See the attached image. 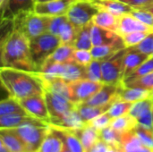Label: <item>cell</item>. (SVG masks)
<instances>
[{
  "label": "cell",
  "mask_w": 153,
  "mask_h": 152,
  "mask_svg": "<svg viewBox=\"0 0 153 152\" xmlns=\"http://www.w3.org/2000/svg\"><path fill=\"white\" fill-rule=\"evenodd\" d=\"M37 0H8L6 9L1 19H13L19 13L27 12H35Z\"/></svg>",
  "instance_id": "16"
},
{
  "label": "cell",
  "mask_w": 153,
  "mask_h": 152,
  "mask_svg": "<svg viewBox=\"0 0 153 152\" xmlns=\"http://www.w3.org/2000/svg\"><path fill=\"white\" fill-rule=\"evenodd\" d=\"M152 56H153V54H152Z\"/></svg>",
  "instance_id": "55"
},
{
  "label": "cell",
  "mask_w": 153,
  "mask_h": 152,
  "mask_svg": "<svg viewBox=\"0 0 153 152\" xmlns=\"http://www.w3.org/2000/svg\"><path fill=\"white\" fill-rule=\"evenodd\" d=\"M149 98H152V91L141 88H130L124 85L119 92V99L132 103Z\"/></svg>",
  "instance_id": "27"
},
{
  "label": "cell",
  "mask_w": 153,
  "mask_h": 152,
  "mask_svg": "<svg viewBox=\"0 0 153 152\" xmlns=\"http://www.w3.org/2000/svg\"><path fill=\"white\" fill-rule=\"evenodd\" d=\"M25 124L48 125L28 114H12L6 116H0L1 129H13Z\"/></svg>",
  "instance_id": "14"
},
{
  "label": "cell",
  "mask_w": 153,
  "mask_h": 152,
  "mask_svg": "<svg viewBox=\"0 0 153 152\" xmlns=\"http://www.w3.org/2000/svg\"><path fill=\"white\" fill-rule=\"evenodd\" d=\"M126 87H130V88H141L148 90H153V72L148 73L147 75L133 82L128 84H124Z\"/></svg>",
  "instance_id": "40"
},
{
  "label": "cell",
  "mask_w": 153,
  "mask_h": 152,
  "mask_svg": "<svg viewBox=\"0 0 153 152\" xmlns=\"http://www.w3.org/2000/svg\"><path fill=\"white\" fill-rule=\"evenodd\" d=\"M99 10L107 11L117 16H121L125 13H129L134 9L130 5L119 0H89Z\"/></svg>",
  "instance_id": "21"
},
{
  "label": "cell",
  "mask_w": 153,
  "mask_h": 152,
  "mask_svg": "<svg viewBox=\"0 0 153 152\" xmlns=\"http://www.w3.org/2000/svg\"><path fill=\"white\" fill-rule=\"evenodd\" d=\"M100 10L89 0H77L68 10L66 16L69 22L77 29H81L92 22L94 16Z\"/></svg>",
  "instance_id": "7"
},
{
  "label": "cell",
  "mask_w": 153,
  "mask_h": 152,
  "mask_svg": "<svg viewBox=\"0 0 153 152\" xmlns=\"http://www.w3.org/2000/svg\"><path fill=\"white\" fill-rule=\"evenodd\" d=\"M73 131L80 139L85 152H89L90 150L95 145V143L100 140V133L94 127L90 125L89 124H85L84 126L76 129L70 130Z\"/></svg>",
  "instance_id": "22"
},
{
  "label": "cell",
  "mask_w": 153,
  "mask_h": 152,
  "mask_svg": "<svg viewBox=\"0 0 153 152\" xmlns=\"http://www.w3.org/2000/svg\"><path fill=\"white\" fill-rule=\"evenodd\" d=\"M61 45L57 36L46 32L30 39V50L33 63L39 72L44 63Z\"/></svg>",
  "instance_id": "4"
},
{
  "label": "cell",
  "mask_w": 153,
  "mask_h": 152,
  "mask_svg": "<svg viewBox=\"0 0 153 152\" xmlns=\"http://www.w3.org/2000/svg\"><path fill=\"white\" fill-rule=\"evenodd\" d=\"M112 104H108V105L100 106V107H95V106H90L84 103H80L76 105V109L79 112L84 123H88L93 118L108 112V110L112 106Z\"/></svg>",
  "instance_id": "28"
},
{
  "label": "cell",
  "mask_w": 153,
  "mask_h": 152,
  "mask_svg": "<svg viewBox=\"0 0 153 152\" xmlns=\"http://www.w3.org/2000/svg\"><path fill=\"white\" fill-rule=\"evenodd\" d=\"M0 80L9 96L18 100L32 96L44 95L43 83L38 73L1 66Z\"/></svg>",
  "instance_id": "2"
},
{
  "label": "cell",
  "mask_w": 153,
  "mask_h": 152,
  "mask_svg": "<svg viewBox=\"0 0 153 152\" xmlns=\"http://www.w3.org/2000/svg\"><path fill=\"white\" fill-rule=\"evenodd\" d=\"M79 29L74 26L69 20H67L58 31L57 37L60 39L61 45H70L74 47Z\"/></svg>",
  "instance_id": "32"
},
{
  "label": "cell",
  "mask_w": 153,
  "mask_h": 152,
  "mask_svg": "<svg viewBox=\"0 0 153 152\" xmlns=\"http://www.w3.org/2000/svg\"><path fill=\"white\" fill-rule=\"evenodd\" d=\"M1 65L30 73H39L30 50V39L21 31L14 30L1 40Z\"/></svg>",
  "instance_id": "1"
},
{
  "label": "cell",
  "mask_w": 153,
  "mask_h": 152,
  "mask_svg": "<svg viewBox=\"0 0 153 152\" xmlns=\"http://www.w3.org/2000/svg\"><path fill=\"white\" fill-rule=\"evenodd\" d=\"M0 152H11V151L1 141H0Z\"/></svg>",
  "instance_id": "50"
},
{
  "label": "cell",
  "mask_w": 153,
  "mask_h": 152,
  "mask_svg": "<svg viewBox=\"0 0 153 152\" xmlns=\"http://www.w3.org/2000/svg\"><path fill=\"white\" fill-rule=\"evenodd\" d=\"M111 148L102 140H99L89 152H110Z\"/></svg>",
  "instance_id": "48"
},
{
  "label": "cell",
  "mask_w": 153,
  "mask_h": 152,
  "mask_svg": "<svg viewBox=\"0 0 153 152\" xmlns=\"http://www.w3.org/2000/svg\"><path fill=\"white\" fill-rule=\"evenodd\" d=\"M12 114H28L22 108L21 103L15 98L9 96L3 99L0 103V116H6ZM29 115V114H28Z\"/></svg>",
  "instance_id": "33"
},
{
  "label": "cell",
  "mask_w": 153,
  "mask_h": 152,
  "mask_svg": "<svg viewBox=\"0 0 153 152\" xmlns=\"http://www.w3.org/2000/svg\"><path fill=\"white\" fill-rule=\"evenodd\" d=\"M135 31H153V28L143 23L135 17H134L130 13H125L118 18V30L117 33L120 36H124L126 34L135 32Z\"/></svg>",
  "instance_id": "13"
},
{
  "label": "cell",
  "mask_w": 153,
  "mask_h": 152,
  "mask_svg": "<svg viewBox=\"0 0 153 152\" xmlns=\"http://www.w3.org/2000/svg\"><path fill=\"white\" fill-rule=\"evenodd\" d=\"M130 13L143 23L153 28V14L149 11L144 9H133Z\"/></svg>",
  "instance_id": "45"
},
{
  "label": "cell",
  "mask_w": 153,
  "mask_h": 152,
  "mask_svg": "<svg viewBox=\"0 0 153 152\" xmlns=\"http://www.w3.org/2000/svg\"><path fill=\"white\" fill-rule=\"evenodd\" d=\"M77 0H49L46 2H37L35 13L45 16L66 15L68 10Z\"/></svg>",
  "instance_id": "12"
},
{
  "label": "cell",
  "mask_w": 153,
  "mask_h": 152,
  "mask_svg": "<svg viewBox=\"0 0 153 152\" xmlns=\"http://www.w3.org/2000/svg\"><path fill=\"white\" fill-rule=\"evenodd\" d=\"M51 126V125H50ZM57 134L61 137V139L64 142L65 146L71 152H85L84 148L78 138V136L70 130H65V129H61L57 127L52 126Z\"/></svg>",
  "instance_id": "25"
},
{
  "label": "cell",
  "mask_w": 153,
  "mask_h": 152,
  "mask_svg": "<svg viewBox=\"0 0 153 152\" xmlns=\"http://www.w3.org/2000/svg\"><path fill=\"white\" fill-rule=\"evenodd\" d=\"M13 130L23 141L29 152H37L48 133L49 125L25 124Z\"/></svg>",
  "instance_id": "6"
},
{
  "label": "cell",
  "mask_w": 153,
  "mask_h": 152,
  "mask_svg": "<svg viewBox=\"0 0 153 152\" xmlns=\"http://www.w3.org/2000/svg\"><path fill=\"white\" fill-rule=\"evenodd\" d=\"M149 33L150 32H147V31H135V32L126 34L122 37H123V39L125 41L126 47H132L140 44Z\"/></svg>",
  "instance_id": "41"
},
{
  "label": "cell",
  "mask_w": 153,
  "mask_h": 152,
  "mask_svg": "<svg viewBox=\"0 0 153 152\" xmlns=\"http://www.w3.org/2000/svg\"><path fill=\"white\" fill-rule=\"evenodd\" d=\"M111 121H112L111 116L108 114V112H106V113L93 118L92 120H91L87 124H89L90 125H91L92 127H94L96 130H98L100 132L102 129L109 126L111 124Z\"/></svg>",
  "instance_id": "43"
},
{
  "label": "cell",
  "mask_w": 153,
  "mask_h": 152,
  "mask_svg": "<svg viewBox=\"0 0 153 152\" xmlns=\"http://www.w3.org/2000/svg\"><path fill=\"white\" fill-rule=\"evenodd\" d=\"M46 1H49V0H37V2H46Z\"/></svg>",
  "instance_id": "53"
},
{
  "label": "cell",
  "mask_w": 153,
  "mask_h": 152,
  "mask_svg": "<svg viewBox=\"0 0 153 152\" xmlns=\"http://www.w3.org/2000/svg\"><path fill=\"white\" fill-rule=\"evenodd\" d=\"M86 79L96 82H102L101 61L93 59L86 66Z\"/></svg>",
  "instance_id": "38"
},
{
  "label": "cell",
  "mask_w": 153,
  "mask_h": 152,
  "mask_svg": "<svg viewBox=\"0 0 153 152\" xmlns=\"http://www.w3.org/2000/svg\"><path fill=\"white\" fill-rule=\"evenodd\" d=\"M119 1L130 5L134 9L143 8L153 4V0H119Z\"/></svg>",
  "instance_id": "47"
},
{
  "label": "cell",
  "mask_w": 153,
  "mask_h": 152,
  "mask_svg": "<svg viewBox=\"0 0 153 152\" xmlns=\"http://www.w3.org/2000/svg\"><path fill=\"white\" fill-rule=\"evenodd\" d=\"M153 108V99L149 98L145 99L140 101H137L133 104L132 108L129 112V115H131L135 120L144 113L152 110Z\"/></svg>",
  "instance_id": "37"
},
{
  "label": "cell",
  "mask_w": 153,
  "mask_h": 152,
  "mask_svg": "<svg viewBox=\"0 0 153 152\" xmlns=\"http://www.w3.org/2000/svg\"><path fill=\"white\" fill-rule=\"evenodd\" d=\"M152 99H153V90H152Z\"/></svg>",
  "instance_id": "54"
},
{
  "label": "cell",
  "mask_w": 153,
  "mask_h": 152,
  "mask_svg": "<svg viewBox=\"0 0 153 152\" xmlns=\"http://www.w3.org/2000/svg\"><path fill=\"white\" fill-rule=\"evenodd\" d=\"M0 141L11 152H29L27 146L13 129H0Z\"/></svg>",
  "instance_id": "19"
},
{
  "label": "cell",
  "mask_w": 153,
  "mask_h": 152,
  "mask_svg": "<svg viewBox=\"0 0 153 152\" xmlns=\"http://www.w3.org/2000/svg\"><path fill=\"white\" fill-rule=\"evenodd\" d=\"M137 125L138 124L136 120L131 115L127 114V115L112 119L110 126L114 128L116 131L123 133L133 131Z\"/></svg>",
  "instance_id": "34"
},
{
  "label": "cell",
  "mask_w": 153,
  "mask_h": 152,
  "mask_svg": "<svg viewBox=\"0 0 153 152\" xmlns=\"http://www.w3.org/2000/svg\"><path fill=\"white\" fill-rule=\"evenodd\" d=\"M62 152H71V151H69L65 146V147H64V149H63V151H62Z\"/></svg>",
  "instance_id": "52"
},
{
  "label": "cell",
  "mask_w": 153,
  "mask_h": 152,
  "mask_svg": "<svg viewBox=\"0 0 153 152\" xmlns=\"http://www.w3.org/2000/svg\"><path fill=\"white\" fill-rule=\"evenodd\" d=\"M85 124L77 109L74 108L59 118L51 119L49 125L65 130H76L84 126Z\"/></svg>",
  "instance_id": "15"
},
{
  "label": "cell",
  "mask_w": 153,
  "mask_h": 152,
  "mask_svg": "<svg viewBox=\"0 0 153 152\" xmlns=\"http://www.w3.org/2000/svg\"><path fill=\"white\" fill-rule=\"evenodd\" d=\"M153 72V56H150L145 62H143L140 66H138L134 71H133L129 75H127L123 80V84H128L130 82H133L148 73Z\"/></svg>",
  "instance_id": "35"
},
{
  "label": "cell",
  "mask_w": 153,
  "mask_h": 152,
  "mask_svg": "<svg viewBox=\"0 0 153 152\" xmlns=\"http://www.w3.org/2000/svg\"><path fill=\"white\" fill-rule=\"evenodd\" d=\"M91 25L92 22L79 29L76 39L74 44L75 49H86L91 50L93 47L91 40Z\"/></svg>",
  "instance_id": "30"
},
{
  "label": "cell",
  "mask_w": 153,
  "mask_h": 152,
  "mask_svg": "<svg viewBox=\"0 0 153 152\" xmlns=\"http://www.w3.org/2000/svg\"><path fill=\"white\" fill-rule=\"evenodd\" d=\"M135 49H137L138 51L151 56L153 54V31L150 32L145 38L144 39L138 44L137 46L132 47Z\"/></svg>",
  "instance_id": "44"
},
{
  "label": "cell",
  "mask_w": 153,
  "mask_h": 152,
  "mask_svg": "<svg viewBox=\"0 0 153 152\" xmlns=\"http://www.w3.org/2000/svg\"><path fill=\"white\" fill-rule=\"evenodd\" d=\"M44 97L50 115V120L59 118L76 108V104L60 94L44 90Z\"/></svg>",
  "instance_id": "9"
},
{
  "label": "cell",
  "mask_w": 153,
  "mask_h": 152,
  "mask_svg": "<svg viewBox=\"0 0 153 152\" xmlns=\"http://www.w3.org/2000/svg\"><path fill=\"white\" fill-rule=\"evenodd\" d=\"M134 133L139 140L147 147L153 150V131L147 129L143 126L137 125L134 129Z\"/></svg>",
  "instance_id": "39"
},
{
  "label": "cell",
  "mask_w": 153,
  "mask_h": 152,
  "mask_svg": "<svg viewBox=\"0 0 153 152\" xmlns=\"http://www.w3.org/2000/svg\"><path fill=\"white\" fill-rule=\"evenodd\" d=\"M65 147L64 142L56 130L49 125V130L37 152H62Z\"/></svg>",
  "instance_id": "24"
},
{
  "label": "cell",
  "mask_w": 153,
  "mask_h": 152,
  "mask_svg": "<svg viewBox=\"0 0 153 152\" xmlns=\"http://www.w3.org/2000/svg\"><path fill=\"white\" fill-rule=\"evenodd\" d=\"M124 86L121 84H106L104 83L101 89L97 91L91 99L83 102L84 104L95 107L112 104L119 99V92Z\"/></svg>",
  "instance_id": "11"
},
{
  "label": "cell",
  "mask_w": 153,
  "mask_h": 152,
  "mask_svg": "<svg viewBox=\"0 0 153 152\" xmlns=\"http://www.w3.org/2000/svg\"><path fill=\"white\" fill-rule=\"evenodd\" d=\"M149 57V56L138 51L134 47H127V51L124 58V79L138 66H140L143 62H145Z\"/></svg>",
  "instance_id": "20"
},
{
  "label": "cell",
  "mask_w": 153,
  "mask_h": 152,
  "mask_svg": "<svg viewBox=\"0 0 153 152\" xmlns=\"http://www.w3.org/2000/svg\"><path fill=\"white\" fill-rule=\"evenodd\" d=\"M133 104L134 103H132V102L124 101V100H121L118 99L109 108V109L108 110V114L111 116L112 119L127 115V114H129Z\"/></svg>",
  "instance_id": "36"
},
{
  "label": "cell",
  "mask_w": 153,
  "mask_h": 152,
  "mask_svg": "<svg viewBox=\"0 0 153 152\" xmlns=\"http://www.w3.org/2000/svg\"><path fill=\"white\" fill-rule=\"evenodd\" d=\"M124 48H126V46L125 44L123 37H121L117 42L110 44V45L93 46L92 48L91 49V52L93 56V59L104 61L109 58L110 56H112L117 51L124 49Z\"/></svg>",
  "instance_id": "23"
},
{
  "label": "cell",
  "mask_w": 153,
  "mask_h": 152,
  "mask_svg": "<svg viewBox=\"0 0 153 152\" xmlns=\"http://www.w3.org/2000/svg\"><path fill=\"white\" fill-rule=\"evenodd\" d=\"M120 151L122 152H153L152 149L145 146L139 140L134 130L122 133Z\"/></svg>",
  "instance_id": "17"
},
{
  "label": "cell",
  "mask_w": 153,
  "mask_h": 152,
  "mask_svg": "<svg viewBox=\"0 0 153 152\" xmlns=\"http://www.w3.org/2000/svg\"><path fill=\"white\" fill-rule=\"evenodd\" d=\"M74 50L75 48L73 46L60 45L54 51V53L48 58L46 62L47 63H59V64H65V63L73 62Z\"/></svg>",
  "instance_id": "29"
},
{
  "label": "cell",
  "mask_w": 153,
  "mask_h": 152,
  "mask_svg": "<svg viewBox=\"0 0 153 152\" xmlns=\"http://www.w3.org/2000/svg\"><path fill=\"white\" fill-rule=\"evenodd\" d=\"M122 36L118 33L106 30L100 26L95 25L92 22L91 25V40L93 46H102V45H110L117 42Z\"/></svg>",
  "instance_id": "18"
},
{
  "label": "cell",
  "mask_w": 153,
  "mask_h": 152,
  "mask_svg": "<svg viewBox=\"0 0 153 152\" xmlns=\"http://www.w3.org/2000/svg\"><path fill=\"white\" fill-rule=\"evenodd\" d=\"M118 18L119 16H117L111 13L100 10L97 13V14L94 16L92 22L97 26H100L101 28H104L106 30H109L117 33Z\"/></svg>",
  "instance_id": "26"
},
{
  "label": "cell",
  "mask_w": 153,
  "mask_h": 152,
  "mask_svg": "<svg viewBox=\"0 0 153 152\" xmlns=\"http://www.w3.org/2000/svg\"><path fill=\"white\" fill-rule=\"evenodd\" d=\"M104 83L96 82L87 79L78 80L69 83L70 99L74 104L83 103L91 99L97 91H99Z\"/></svg>",
  "instance_id": "8"
},
{
  "label": "cell",
  "mask_w": 153,
  "mask_h": 152,
  "mask_svg": "<svg viewBox=\"0 0 153 152\" xmlns=\"http://www.w3.org/2000/svg\"><path fill=\"white\" fill-rule=\"evenodd\" d=\"M74 61L82 66H87L92 60L93 56L91 50L86 49H75L74 52Z\"/></svg>",
  "instance_id": "42"
},
{
  "label": "cell",
  "mask_w": 153,
  "mask_h": 152,
  "mask_svg": "<svg viewBox=\"0 0 153 152\" xmlns=\"http://www.w3.org/2000/svg\"><path fill=\"white\" fill-rule=\"evenodd\" d=\"M152 111H153V108H152Z\"/></svg>",
  "instance_id": "56"
},
{
  "label": "cell",
  "mask_w": 153,
  "mask_h": 152,
  "mask_svg": "<svg viewBox=\"0 0 153 152\" xmlns=\"http://www.w3.org/2000/svg\"><path fill=\"white\" fill-rule=\"evenodd\" d=\"M127 47L117 51L109 58L101 61L102 82L106 84H121L124 79V58Z\"/></svg>",
  "instance_id": "5"
},
{
  "label": "cell",
  "mask_w": 153,
  "mask_h": 152,
  "mask_svg": "<svg viewBox=\"0 0 153 152\" xmlns=\"http://www.w3.org/2000/svg\"><path fill=\"white\" fill-rule=\"evenodd\" d=\"M50 16L40 15L35 12H27L13 17V29L23 33L29 39L48 32Z\"/></svg>",
  "instance_id": "3"
},
{
  "label": "cell",
  "mask_w": 153,
  "mask_h": 152,
  "mask_svg": "<svg viewBox=\"0 0 153 152\" xmlns=\"http://www.w3.org/2000/svg\"><path fill=\"white\" fill-rule=\"evenodd\" d=\"M7 3H8V0H0V8H1V15L4 14L5 9H6V6H7Z\"/></svg>",
  "instance_id": "49"
},
{
  "label": "cell",
  "mask_w": 153,
  "mask_h": 152,
  "mask_svg": "<svg viewBox=\"0 0 153 152\" xmlns=\"http://www.w3.org/2000/svg\"><path fill=\"white\" fill-rule=\"evenodd\" d=\"M100 133V139L107 143L111 149L120 150L121 147V136L122 133L116 131L110 125L102 129Z\"/></svg>",
  "instance_id": "31"
},
{
  "label": "cell",
  "mask_w": 153,
  "mask_h": 152,
  "mask_svg": "<svg viewBox=\"0 0 153 152\" xmlns=\"http://www.w3.org/2000/svg\"><path fill=\"white\" fill-rule=\"evenodd\" d=\"M19 102L30 116L49 125L50 115L48 109V106L44 95H38V96L25 98L20 99Z\"/></svg>",
  "instance_id": "10"
},
{
  "label": "cell",
  "mask_w": 153,
  "mask_h": 152,
  "mask_svg": "<svg viewBox=\"0 0 153 152\" xmlns=\"http://www.w3.org/2000/svg\"><path fill=\"white\" fill-rule=\"evenodd\" d=\"M68 20L66 15H60V16H53L50 17L48 32H50L56 36H57L59 30L61 29L62 25Z\"/></svg>",
  "instance_id": "46"
},
{
  "label": "cell",
  "mask_w": 153,
  "mask_h": 152,
  "mask_svg": "<svg viewBox=\"0 0 153 152\" xmlns=\"http://www.w3.org/2000/svg\"><path fill=\"white\" fill-rule=\"evenodd\" d=\"M140 9H144V10H147V11H149L150 13H152L153 14V4H150V5H148V6H146V7L140 8Z\"/></svg>",
  "instance_id": "51"
}]
</instances>
